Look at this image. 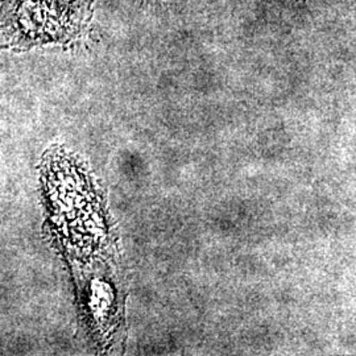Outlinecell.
<instances>
[{"mask_svg":"<svg viewBox=\"0 0 356 356\" xmlns=\"http://www.w3.org/2000/svg\"><path fill=\"white\" fill-rule=\"evenodd\" d=\"M294 1H297V3H305L306 0H294Z\"/></svg>","mask_w":356,"mask_h":356,"instance_id":"obj_2","label":"cell"},{"mask_svg":"<svg viewBox=\"0 0 356 356\" xmlns=\"http://www.w3.org/2000/svg\"><path fill=\"white\" fill-rule=\"evenodd\" d=\"M94 0H1L0 49L69 45L89 32Z\"/></svg>","mask_w":356,"mask_h":356,"instance_id":"obj_1","label":"cell"}]
</instances>
